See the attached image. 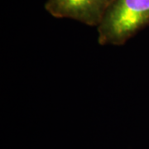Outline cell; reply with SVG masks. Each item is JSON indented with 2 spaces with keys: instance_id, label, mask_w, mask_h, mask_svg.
<instances>
[{
  "instance_id": "cell-1",
  "label": "cell",
  "mask_w": 149,
  "mask_h": 149,
  "mask_svg": "<svg viewBox=\"0 0 149 149\" xmlns=\"http://www.w3.org/2000/svg\"><path fill=\"white\" fill-rule=\"evenodd\" d=\"M149 25V0H114L97 27L101 46H122Z\"/></svg>"
},
{
  "instance_id": "cell-2",
  "label": "cell",
  "mask_w": 149,
  "mask_h": 149,
  "mask_svg": "<svg viewBox=\"0 0 149 149\" xmlns=\"http://www.w3.org/2000/svg\"><path fill=\"white\" fill-rule=\"evenodd\" d=\"M114 0H47L45 9L56 18H70L99 27Z\"/></svg>"
}]
</instances>
